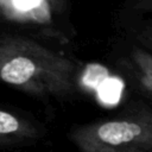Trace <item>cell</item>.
Segmentation results:
<instances>
[{"instance_id":"8992f818","label":"cell","mask_w":152,"mask_h":152,"mask_svg":"<svg viewBox=\"0 0 152 152\" xmlns=\"http://www.w3.org/2000/svg\"><path fill=\"white\" fill-rule=\"evenodd\" d=\"M39 0H13V4L15 5L17 8L26 11L28 8H33L38 5Z\"/></svg>"},{"instance_id":"3957f363","label":"cell","mask_w":152,"mask_h":152,"mask_svg":"<svg viewBox=\"0 0 152 152\" xmlns=\"http://www.w3.org/2000/svg\"><path fill=\"white\" fill-rule=\"evenodd\" d=\"M45 135L43 126L23 115L0 107V142L21 144L31 142Z\"/></svg>"},{"instance_id":"7a4b0ae2","label":"cell","mask_w":152,"mask_h":152,"mask_svg":"<svg viewBox=\"0 0 152 152\" xmlns=\"http://www.w3.org/2000/svg\"><path fill=\"white\" fill-rule=\"evenodd\" d=\"M69 138L80 152H152V106L134 96L114 115L74 126Z\"/></svg>"},{"instance_id":"6da1fadb","label":"cell","mask_w":152,"mask_h":152,"mask_svg":"<svg viewBox=\"0 0 152 152\" xmlns=\"http://www.w3.org/2000/svg\"><path fill=\"white\" fill-rule=\"evenodd\" d=\"M77 71L70 61L28 44L0 45V81L48 102L77 93Z\"/></svg>"},{"instance_id":"5b68a950","label":"cell","mask_w":152,"mask_h":152,"mask_svg":"<svg viewBox=\"0 0 152 152\" xmlns=\"http://www.w3.org/2000/svg\"><path fill=\"white\" fill-rule=\"evenodd\" d=\"M125 15L152 17V0H126Z\"/></svg>"},{"instance_id":"277c9868","label":"cell","mask_w":152,"mask_h":152,"mask_svg":"<svg viewBox=\"0 0 152 152\" xmlns=\"http://www.w3.org/2000/svg\"><path fill=\"white\" fill-rule=\"evenodd\" d=\"M126 36L152 50V17L126 15Z\"/></svg>"},{"instance_id":"52a82bcc","label":"cell","mask_w":152,"mask_h":152,"mask_svg":"<svg viewBox=\"0 0 152 152\" xmlns=\"http://www.w3.org/2000/svg\"><path fill=\"white\" fill-rule=\"evenodd\" d=\"M0 145H1V142H0Z\"/></svg>"}]
</instances>
